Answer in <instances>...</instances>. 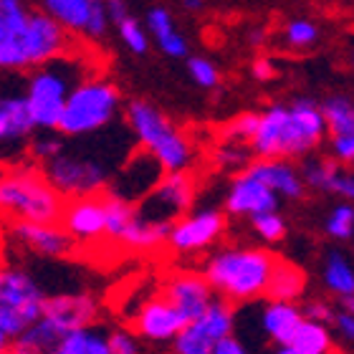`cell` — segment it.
Segmentation results:
<instances>
[{
  "label": "cell",
  "mask_w": 354,
  "mask_h": 354,
  "mask_svg": "<svg viewBox=\"0 0 354 354\" xmlns=\"http://www.w3.org/2000/svg\"><path fill=\"white\" fill-rule=\"evenodd\" d=\"M301 180L314 190L334 192L339 198H354V177L337 160H311L304 165Z\"/></svg>",
  "instance_id": "603a6c76"
},
{
  "label": "cell",
  "mask_w": 354,
  "mask_h": 354,
  "mask_svg": "<svg viewBox=\"0 0 354 354\" xmlns=\"http://www.w3.org/2000/svg\"><path fill=\"white\" fill-rule=\"evenodd\" d=\"M324 283L329 291L337 296H352L354 294V271L344 253L329 251L324 261Z\"/></svg>",
  "instance_id": "4dcf8cb0"
},
{
  "label": "cell",
  "mask_w": 354,
  "mask_h": 354,
  "mask_svg": "<svg viewBox=\"0 0 354 354\" xmlns=\"http://www.w3.org/2000/svg\"><path fill=\"white\" fill-rule=\"evenodd\" d=\"M334 324H337V329H339V334L344 337V339H349V342L354 339V317H352V311L342 309L339 314H334Z\"/></svg>",
  "instance_id": "bcb514c9"
},
{
  "label": "cell",
  "mask_w": 354,
  "mask_h": 354,
  "mask_svg": "<svg viewBox=\"0 0 354 354\" xmlns=\"http://www.w3.org/2000/svg\"><path fill=\"white\" fill-rule=\"evenodd\" d=\"M132 324H134V332L140 334L142 339L172 342L180 334V329L187 324V319L165 296H155L152 301H147L137 311Z\"/></svg>",
  "instance_id": "e0dca14e"
},
{
  "label": "cell",
  "mask_w": 354,
  "mask_h": 354,
  "mask_svg": "<svg viewBox=\"0 0 354 354\" xmlns=\"http://www.w3.org/2000/svg\"><path fill=\"white\" fill-rule=\"evenodd\" d=\"M326 233L337 241H349L354 233V207L349 203L337 205L332 210V215L326 218Z\"/></svg>",
  "instance_id": "836d02e7"
},
{
  "label": "cell",
  "mask_w": 354,
  "mask_h": 354,
  "mask_svg": "<svg viewBox=\"0 0 354 354\" xmlns=\"http://www.w3.org/2000/svg\"><path fill=\"white\" fill-rule=\"evenodd\" d=\"M251 223H253V230L263 241H268V243H276V241H281V238L286 236V223H283V218L276 210L251 215Z\"/></svg>",
  "instance_id": "d6a6232c"
},
{
  "label": "cell",
  "mask_w": 354,
  "mask_h": 354,
  "mask_svg": "<svg viewBox=\"0 0 354 354\" xmlns=\"http://www.w3.org/2000/svg\"><path fill=\"white\" fill-rule=\"evenodd\" d=\"M21 243L33 248L36 253H44L48 259H64L71 256L76 248V241L61 228V223H30V221H15L10 225Z\"/></svg>",
  "instance_id": "ac0fdd59"
},
{
  "label": "cell",
  "mask_w": 354,
  "mask_h": 354,
  "mask_svg": "<svg viewBox=\"0 0 354 354\" xmlns=\"http://www.w3.org/2000/svg\"><path fill=\"white\" fill-rule=\"evenodd\" d=\"M41 317L48 319L56 329L61 332H74V329H84L91 326L99 317V304L94 296L88 294H61L51 296L44 301V311Z\"/></svg>",
  "instance_id": "2e32d148"
},
{
  "label": "cell",
  "mask_w": 354,
  "mask_h": 354,
  "mask_svg": "<svg viewBox=\"0 0 354 354\" xmlns=\"http://www.w3.org/2000/svg\"><path fill=\"white\" fill-rule=\"evenodd\" d=\"M326 124L322 109L314 99H296L286 106L283 124L279 134V155L276 157H301L324 140Z\"/></svg>",
  "instance_id": "7c38bea8"
},
{
  "label": "cell",
  "mask_w": 354,
  "mask_h": 354,
  "mask_svg": "<svg viewBox=\"0 0 354 354\" xmlns=\"http://www.w3.org/2000/svg\"><path fill=\"white\" fill-rule=\"evenodd\" d=\"M225 230V218L221 210H200V213L177 218L170 225L167 243L177 253H198L213 245Z\"/></svg>",
  "instance_id": "4fadbf2b"
},
{
  "label": "cell",
  "mask_w": 354,
  "mask_h": 354,
  "mask_svg": "<svg viewBox=\"0 0 354 354\" xmlns=\"http://www.w3.org/2000/svg\"><path fill=\"white\" fill-rule=\"evenodd\" d=\"M3 175H6V165H0V180H3Z\"/></svg>",
  "instance_id": "db71d44e"
},
{
  "label": "cell",
  "mask_w": 354,
  "mask_h": 354,
  "mask_svg": "<svg viewBox=\"0 0 354 354\" xmlns=\"http://www.w3.org/2000/svg\"><path fill=\"white\" fill-rule=\"evenodd\" d=\"M66 48L68 36L64 26H59L48 13H28L23 28L0 44V68H36L66 53Z\"/></svg>",
  "instance_id": "277c9868"
},
{
  "label": "cell",
  "mask_w": 354,
  "mask_h": 354,
  "mask_svg": "<svg viewBox=\"0 0 354 354\" xmlns=\"http://www.w3.org/2000/svg\"><path fill=\"white\" fill-rule=\"evenodd\" d=\"M119 104H122V96H119V88L111 82L84 79L66 96V104L61 109L56 129L66 137L99 132L117 117Z\"/></svg>",
  "instance_id": "5b68a950"
},
{
  "label": "cell",
  "mask_w": 354,
  "mask_h": 354,
  "mask_svg": "<svg viewBox=\"0 0 354 354\" xmlns=\"http://www.w3.org/2000/svg\"><path fill=\"white\" fill-rule=\"evenodd\" d=\"M6 354H30V352H26V349H18V347H10Z\"/></svg>",
  "instance_id": "f5cc1de1"
},
{
  "label": "cell",
  "mask_w": 354,
  "mask_h": 354,
  "mask_svg": "<svg viewBox=\"0 0 354 354\" xmlns=\"http://www.w3.org/2000/svg\"><path fill=\"white\" fill-rule=\"evenodd\" d=\"M276 256L261 248H225L205 266V281L223 301L241 306L263 299Z\"/></svg>",
  "instance_id": "6da1fadb"
},
{
  "label": "cell",
  "mask_w": 354,
  "mask_h": 354,
  "mask_svg": "<svg viewBox=\"0 0 354 354\" xmlns=\"http://www.w3.org/2000/svg\"><path fill=\"white\" fill-rule=\"evenodd\" d=\"M79 82H84L82 66H76L71 59H64V53L36 66L33 74L26 76V102L33 127L46 132L56 129L66 96Z\"/></svg>",
  "instance_id": "3957f363"
},
{
  "label": "cell",
  "mask_w": 354,
  "mask_h": 354,
  "mask_svg": "<svg viewBox=\"0 0 354 354\" xmlns=\"http://www.w3.org/2000/svg\"><path fill=\"white\" fill-rule=\"evenodd\" d=\"M195 198V177L187 170L165 172L152 190L134 203L137 218L147 223H175L183 218Z\"/></svg>",
  "instance_id": "30bf717a"
},
{
  "label": "cell",
  "mask_w": 354,
  "mask_h": 354,
  "mask_svg": "<svg viewBox=\"0 0 354 354\" xmlns=\"http://www.w3.org/2000/svg\"><path fill=\"white\" fill-rule=\"evenodd\" d=\"M165 299L183 314L187 322L200 317L213 301V288L207 286L205 276L198 273H177L165 283Z\"/></svg>",
  "instance_id": "d6986e66"
},
{
  "label": "cell",
  "mask_w": 354,
  "mask_h": 354,
  "mask_svg": "<svg viewBox=\"0 0 354 354\" xmlns=\"http://www.w3.org/2000/svg\"><path fill=\"white\" fill-rule=\"evenodd\" d=\"M104 6H106V15H109V21L119 23L127 13V0H104Z\"/></svg>",
  "instance_id": "7dc6e473"
},
{
  "label": "cell",
  "mask_w": 354,
  "mask_h": 354,
  "mask_svg": "<svg viewBox=\"0 0 354 354\" xmlns=\"http://www.w3.org/2000/svg\"><path fill=\"white\" fill-rule=\"evenodd\" d=\"M10 347H13V339H10L6 332H0V354H6Z\"/></svg>",
  "instance_id": "f907efd6"
},
{
  "label": "cell",
  "mask_w": 354,
  "mask_h": 354,
  "mask_svg": "<svg viewBox=\"0 0 354 354\" xmlns=\"http://www.w3.org/2000/svg\"><path fill=\"white\" fill-rule=\"evenodd\" d=\"M288 344H296V347L306 349L311 354H332L334 352V339L329 329L319 322H311V319H301V324L296 326L294 337Z\"/></svg>",
  "instance_id": "f546056e"
},
{
  "label": "cell",
  "mask_w": 354,
  "mask_h": 354,
  "mask_svg": "<svg viewBox=\"0 0 354 354\" xmlns=\"http://www.w3.org/2000/svg\"><path fill=\"white\" fill-rule=\"evenodd\" d=\"M33 129L26 102V76L0 68V165L15 167L23 162Z\"/></svg>",
  "instance_id": "52a82bcc"
},
{
  "label": "cell",
  "mask_w": 354,
  "mask_h": 354,
  "mask_svg": "<svg viewBox=\"0 0 354 354\" xmlns=\"http://www.w3.org/2000/svg\"><path fill=\"white\" fill-rule=\"evenodd\" d=\"M301 309L294 301H266L259 311V324L263 337L273 342V344H288L294 337L296 326L301 324Z\"/></svg>",
  "instance_id": "7402d4cb"
},
{
  "label": "cell",
  "mask_w": 354,
  "mask_h": 354,
  "mask_svg": "<svg viewBox=\"0 0 354 354\" xmlns=\"http://www.w3.org/2000/svg\"><path fill=\"white\" fill-rule=\"evenodd\" d=\"M256 127H259V114H241L238 119H233L228 127H225V137L228 142H251L253 132H256Z\"/></svg>",
  "instance_id": "8d00e7d4"
},
{
  "label": "cell",
  "mask_w": 354,
  "mask_h": 354,
  "mask_svg": "<svg viewBox=\"0 0 354 354\" xmlns=\"http://www.w3.org/2000/svg\"><path fill=\"white\" fill-rule=\"evenodd\" d=\"M304 286H306V276H304L301 268L276 259L263 296H268L271 301H294L304 294Z\"/></svg>",
  "instance_id": "cb8c5ba5"
},
{
  "label": "cell",
  "mask_w": 354,
  "mask_h": 354,
  "mask_svg": "<svg viewBox=\"0 0 354 354\" xmlns=\"http://www.w3.org/2000/svg\"><path fill=\"white\" fill-rule=\"evenodd\" d=\"M243 172L256 177L259 183H263L266 187H271L276 195H283V198L299 200L304 198V190H306L301 175L283 157H261L256 162L245 165Z\"/></svg>",
  "instance_id": "44dd1931"
},
{
  "label": "cell",
  "mask_w": 354,
  "mask_h": 354,
  "mask_svg": "<svg viewBox=\"0 0 354 354\" xmlns=\"http://www.w3.org/2000/svg\"><path fill=\"white\" fill-rule=\"evenodd\" d=\"M319 38V28L311 21H291L286 28V41L296 48L314 46Z\"/></svg>",
  "instance_id": "d590c367"
},
{
  "label": "cell",
  "mask_w": 354,
  "mask_h": 354,
  "mask_svg": "<svg viewBox=\"0 0 354 354\" xmlns=\"http://www.w3.org/2000/svg\"><path fill=\"white\" fill-rule=\"evenodd\" d=\"M230 332H236V306L223 299H213L207 309L190 319L172 339L175 354H210L215 342Z\"/></svg>",
  "instance_id": "8fae6325"
},
{
  "label": "cell",
  "mask_w": 354,
  "mask_h": 354,
  "mask_svg": "<svg viewBox=\"0 0 354 354\" xmlns=\"http://www.w3.org/2000/svg\"><path fill=\"white\" fill-rule=\"evenodd\" d=\"M48 354H111L106 334L94 329V326H84L74 329L61 337V342Z\"/></svg>",
  "instance_id": "d4e9b609"
},
{
  "label": "cell",
  "mask_w": 354,
  "mask_h": 354,
  "mask_svg": "<svg viewBox=\"0 0 354 354\" xmlns=\"http://www.w3.org/2000/svg\"><path fill=\"white\" fill-rule=\"evenodd\" d=\"M273 64L268 59H259L256 64H253V76L259 79V82H268V79H273Z\"/></svg>",
  "instance_id": "c3c4849f"
},
{
  "label": "cell",
  "mask_w": 354,
  "mask_h": 354,
  "mask_svg": "<svg viewBox=\"0 0 354 354\" xmlns=\"http://www.w3.org/2000/svg\"><path fill=\"white\" fill-rule=\"evenodd\" d=\"M162 175H165L162 165L157 162L155 157L142 147L127 160L124 167L119 170V175L106 183V187H109L106 192L127 200V203H137V200L145 198V195L155 187L157 180Z\"/></svg>",
  "instance_id": "5bb4252c"
},
{
  "label": "cell",
  "mask_w": 354,
  "mask_h": 354,
  "mask_svg": "<svg viewBox=\"0 0 354 354\" xmlns=\"http://www.w3.org/2000/svg\"><path fill=\"white\" fill-rule=\"evenodd\" d=\"M190 76L200 84L203 88H213L218 84V68L207 59H190Z\"/></svg>",
  "instance_id": "f35d334b"
},
{
  "label": "cell",
  "mask_w": 354,
  "mask_h": 354,
  "mask_svg": "<svg viewBox=\"0 0 354 354\" xmlns=\"http://www.w3.org/2000/svg\"><path fill=\"white\" fill-rule=\"evenodd\" d=\"M332 152L337 162L352 165L354 160V137H332Z\"/></svg>",
  "instance_id": "f6af8a7d"
},
{
  "label": "cell",
  "mask_w": 354,
  "mask_h": 354,
  "mask_svg": "<svg viewBox=\"0 0 354 354\" xmlns=\"http://www.w3.org/2000/svg\"><path fill=\"white\" fill-rule=\"evenodd\" d=\"M117 26H119V36H122V41H124V46L129 51L147 53V33L142 30V26L134 21L132 15H124Z\"/></svg>",
  "instance_id": "e575fe53"
},
{
  "label": "cell",
  "mask_w": 354,
  "mask_h": 354,
  "mask_svg": "<svg viewBox=\"0 0 354 354\" xmlns=\"http://www.w3.org/2000/svg\"><path fill=\"white\" fill-rule=\"evenodd\" d=\"M46 13L66 30H82L86 26L91 0H44Z\"/></svg>",
  "instance_id": "f1b7e54d"
},
{
  "label": "cell",
  "mask_w": 354,
  "mask_h": 354,
  "mask_svg": "<svg viewBox=\"0 0 354 354\" xmlns=\"http://www.w3.org/2000/svg\"><path fill=\"white\" fill-rule=\"evenodd\" d=\"M46 294L21 268H0V332L10 339L30 326L44 311Z\"/></svg>",
  "instance_id": "ba28073f"
},
{
  "label": "cell",
  "mask_w": 354,
  "mask_h": 354,
  "mask_svg": "<svg viewBox=\"0 0 354 354\" xmlns=\"http://www.w3.org/2000/svg\"><path fill=\"white\" fill-rule=\"evenodd\" d=\"M61 149H64V142L56 140V137H38V140H33L28 145V152L36 157V160H41V162L56 157Z\"/></svg>",
  "instance_id": "ab89813d"
},
{
  "label": "cell",
  "mask_w": 354,
  "mask_h": 354,
  "mask_svg": "<svg viewBox=\"0 0 354 354\" xmlns=\"http://www.w3.org/2000/svg\"><path fill=\"white\" fill-rule=\"evenodd\" d=\"M66 198L46 180L44 170L15 165L0 180V213L15 221L59 223Z\"/></svg>",
  "instance_id": "7a4b0ae2"
},
{
  "label": "cell",
  "mask_w": 354,
  "mask_h": 354,
  "mask_svg": "<svg viewBox=\"0 0 354 354\" xmlns=\"http://www.w3.org/2000/svg\"><path fill=\"white\" fill-rule=\"evenodd\" d=\"M59 223L76 243H88V241L104 238L106 218H104L102 192L82 195V198H66Z\"/></svg>",
  "instance_id": "9a60e30c"
},
{
  "label": "cell",
  "mask_w": 354,
  "mask_h": 354,
  "mask_svg": "<svg viewBox=\"0 0 354 354\" xmlns=\"http://www.w3.org/2000/svg\"><path fill=\"white\" fill-rule=\"evenodd\" d=\"M210 354H251V352H248V347L238 339L236 334L230 332V334H225V337H221V339L215 342L213 349H210Z\"/></svg>",
  "instance_id": "ee69618b"
},
{
  "label": "cell",
  "mask_w": 354,
  "mask_h": 354,
  "mask_svg": "<svg viewBox=\"0 0 354 354\" xmlns=\"http://www.w3.org/2000/svg\"><path fill=\"white\" fill-rule=\"evenodd\" d=\"M106 23H109V15H106V6H104V0H91V10H88L84 33L91 36V38L104 36V33H106Z\"/></svg>",
  "instance_id": "74e56055"
},
{
  "label": "cell",
  "mask_w": 354,
  "mask_h": 354,
  "mask_svg": "<svg viewBox=\"0 0 354 354\" xmlns=\"http://www.w3.org/2000/svg\"><path fill=\"white\" fill-rule=\"evenodd\" d=\"M28 10L21 0H0V44L13 38L23 28Z\"/></svg>",
  "instance_id": "1f68e13d"
},
{
  "label": "cell",
  "mask_w": 354,
  "mask_h": 354,
  "mask_svg": "<svg viewBox=\"0 0 354 354\" xmlns=\"http://www.w3.org/2000/svg\"><path fill=\"white\" fill-rule=\"evenodd\" d=\"M185 8H190V10H200L203 8V0H183Z\"/></svg>",
  "instance_id": "816d5d0a"
},
{
  "label": "cell",
  "mask_w": 354,
  "mask_h": 354,
  "mask_svg": "<svg viewBox=\"0 0 354 354\" xmlns=\"http://www.w3.org/2000/svg\"><path fill=\"white\" fill-rule=\"evenodd\" d=\"M132 132L140 140V147H145L157 162L162 165L165 172L187 170L192 162V147L185 140L180 129L165 117L162 111L155 109L147 102H132L127 109Z\"/></svg>",
  "instance_id": "8992f818"
},
{
  "label": "cell",
  "mask_w": 354,
  "mask_h": 354,
  "mask_svg": "<svg viewBox=\"0 0 354 354\" xmlns=\"http://www.w3.org/2000/svg\"><path fill=\"white\" fill-rule=\"evenodd\" d=\"M218 162L225 165V167H241V165L248 162V155H245V149L238 147V142H228L218 152Z\"/></svg>",
  "instance_id": "7bdbcfd3"
},
{
  "label": "cell",
  "mask_w": 354,
  "mask_h": 354,
  "mask_svg": "<svg viewBox=\"0 0 354 354\" xmlns=\"http://www.w3.org/2000/svg\"><path fill=\"white\" fill-rule=\"evenodd\" d=\"M61 337H64L61 329H56L48 319L38 317L33 324L26 326V329L15 337L13 347L26 349V352H30V354H48L61 342Z\"/></svg>",
  "instance_id": "484cf974"
},
{
  "label": "cell",
  "mask_w": 354,
  "mask_h": 354,
  "mask_svg": "<svg viewBox=\"0 0 354 354\" xmlns=\"http://www.w3.org/2000/svg\"><path fill=\"white\" fill-rule=\"evenodd\" d=\"M276 354H311V352H306V349H301V347H296V344H281Z\"/></svg>",
  "instance_id": "681fc988"
},
{
  "label": "cell",
  "mask_w": 354,
  "mask_h": 354,
  "mask_svg": "<svg viewBox=\"0 0 354 354\" xmlns=\"http://www.w3.org/2000/svg\"><path fill=\"white\" fill-rule=\"evenodd\" d=\"M147 26H149V30H152V36L157 38L160 48H162L167 56L180 59V56L187 53V41H185V38L175 30V26H172L170 10H165V8H152L147 15Z\"/></svg>",
  "instance_id": "4316f807"
},
{
  "label": "cell",
  "mask_w": 354,
  "mask_h": 354,
  "mask_svg": "<svg viewBox=\"0 0 354 354\" xmlns=\"http://www.w3.org/2000/svg\"><path fill=\"white\" fill-rule=\"evenodd\" d=\"M319 109H322L324 124L332 132V137H354V106L349 96H329V99H324V104Z\"/></svg>",
  "instance_id": "83f0119b"
},
{
  "label": "cell",
  "mask_w": 354,
  "mask_h": 354,
  "mask_svg": "<svg viewBox=\"0 0 354 354\" xmlns=\"http://www.w3.org/2000/svg\"><path fill=\"white\" fill-rule=\"evenodd\" d=\"M304 319H311V322H319V324H332L334 322V309L326 301H309L301 309Z\"/></svg>",
  "instance_id": "b9f144b4"
},
{
  "label": "cell",
  "mask_w": 354,
  "mask_h": 354,
  "mask_svg": "<svg viewBox=\"0 0 354 354\" xmlns=\"http://www.w3.org/2000/svg\"><path fill=\"white\" fill-rule=\"evenodd\" d=\"M225 207H228L230 215L268 213V210L279 207V195L271 187H266L263 183H259L256 177L241 172L233 180V185H230V192L228 198H225Z\"/></svg>",
  "instance_id": "ffe728a7"
},
{
  "label": "cell",
  "mask_w": 354,
  "mask_h": 354,
  "mask_svg": "<svg viewBox=\"0 0 354 354\" xmlns=\"http://www.w3.org/2000/svg\"><path fill=\"white\" fill-rule=\"evenodd\" d=\"M106 342H109L111 354H140L137 339H134L129 332H111L109 337H106Z\"/></svg>",
  "instance_id": "60d3db41"
},
{
  "label": "cell",
  "mask_w": 354,
  "mask_h": 354,
  "mask_svg": "<svg viewBox=\"0 0 354 354\" xmlns=\"http://www.w3.org/2000/svg\"><path fill=\"white\" fill-rule=\"evenodd\" d=\"M46 180L64 195V198H82L102 192L109 183V167L86 155H71L61 149L59 155L44 162Z\"/></svg>",
  "instance_id": "9c48e42d"
}]
</instances>
